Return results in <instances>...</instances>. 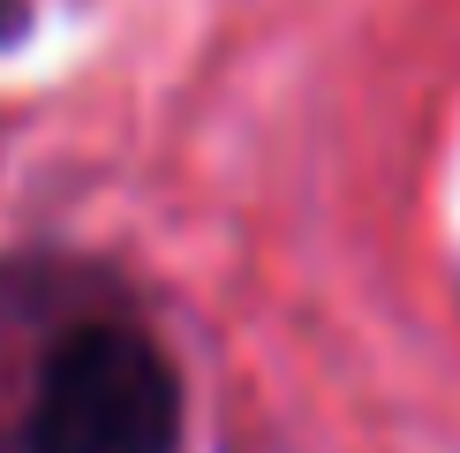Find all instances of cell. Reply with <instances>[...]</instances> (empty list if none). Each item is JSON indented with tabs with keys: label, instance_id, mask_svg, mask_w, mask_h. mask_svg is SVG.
I'll return each instance as SVG.
<instances>
[{
	"label": "cell",
	"instance_id": "cell-2",
	"mask_svg": "<svg viewBox=\"0 0 460 453\" xmlns=\"http://www.w3.org/2000/svg\"><path fill=\"white\" fill-rule=\"evenodd\" d=\"M31 38V0H0V53H15Z\"/></svg>",
	"mask_w": 460,
	"mask_h": 453
},
{
	"label": "cell",
	"instance_id": "cell-1",
	"mask_svg": "<svg viewBox=\"0 0 460 453\" xmlns=\"http://www.w3.org/2000/svg\"><path fill=\"white\" fill-rule=\"evenodd\" d=\"M0 453H181V370L99 264L0 257Z\"/></svg>",
	"mask_w": 460,
	"mask_h": 453
}]
</instances>
